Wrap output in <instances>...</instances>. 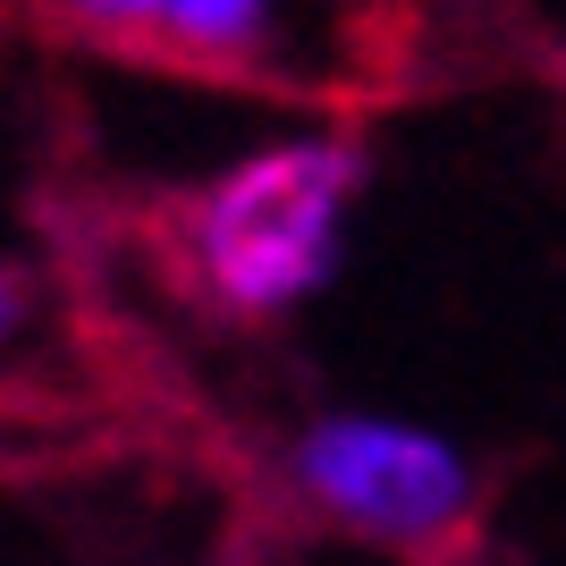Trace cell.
I'll return each mask as SVG.
<instances>
[{
	"instance_id": "obj_4",
	"label": "cell",
	"mask_w": 566,
	"mask_h": 566,
	"mask_svg": "<svg viewBox=\"0 0 566 566\" xmlns=\"http://www.w3.org/2000/svg\"><path fill=\"white\" fill-rule=\"evenodd\" d=\"M34 322H43V280H34L25 262H0V355L18 347Z\"/></svg>"
},
{
	"instance_id": "obj_1",
	"label": "cell",
	"mask_w": 566,
	"mask_h": 566,
	"mask_svg": "<svg viewBox=\"0 0 566 566\" xmlns=\"http://www.w3.org/2000/svg\"><path fill=\"white\" fill-rule=\"evenodd\" d=\"M364 178L373 153L355 127H287L178 203L169 254L220 322H296L347 271V220Z\"/></svg>"
},
{
	"instance_id": "obj_3",
	"label": "cell",
	"mask_w": 566,
	"mask_h": 566,
	"mask_svg": "<svg viewBox=\"0 0 566 566\" xmlns=\"http://www.w3.org/2000/svg\"><path fill=\"white\" fill-rule=\"evenodd\" d=\"M51 18L76 43L118 51V60L271 85L305 69L313 0H51Z\"/></svg>"
},
{
	"instance_id": "obj_2",
	"label": "cell",
	"mask_w": 566,
	"mask_h": 566,
	"mask_svg": "<svg viewBox=\"0 0 566 566\" xmlns=\"http://www.w3.org/2000/svg\"><path fill=\"white\" fill-rule=\"evenodd\" d=\"M287 507L331 524L380 558L449 566L482 542V465L440 423L380 415V406H331L305 415L280 449Z\"/></svg>"
}]
</instances>
